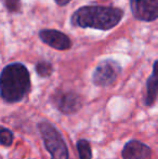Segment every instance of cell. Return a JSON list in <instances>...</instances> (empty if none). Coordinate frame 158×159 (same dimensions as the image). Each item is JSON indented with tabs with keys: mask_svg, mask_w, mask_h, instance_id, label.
Here are the masks:
<instances>
[{
	"mask_svg": "<svg viewBox=\"0 0 158 159\" xmlns=\"http://www.w3.org/2000/svg\"><path fill=\"white\" fill-rule=\"evenodd\" d=\"M77 152L80 159H91L92 158V149H91V145L89 141L81 139L77 142L76 144Z\"/></svg>",
	"mask_w": 158,
	"mask_h": 159,
	"instance_id": "cell-10",
	"label": "cell"
},
{
	"mask_svg": "<svg viewBox=\"0 0 158 159\" xmlns=\"http://www.w3.org/2000/svg\"><path fill=\"white\" fill-rule=\"evenodd\" d=\"M156 65L157 61L153 64L152 75L148 77L146 82V94L144 98V104L146 106H153L157 98V77H156Z\"/></svg>",
	"mask_w": 158,
	"mask_h": 159,
	"instance_id": "cell-9",
	"label": "cell"
},
{
	"mask_svg": "<svg viewBox=\"0 0 158 159\" xmlns=\"http://www.w3.org/2000/svg\"><path fill=\"white\" fill-rule=\"evenodd\" d=\"M52 103L61 113L66 115L77 113L82 106L81 98L74 91H56L52 95Z\"/></svg>",
	"mask_w": 158,
	"mask_h": 159,
	"instance_id": "cell-5",
	"label": "cell"
},
{
	"mask_svg": "<svg viewBox=\"0 0 158 159\" xmlns=\"http://www.w3.org/2000/svg\"><path fill=\"white\" fill-rule=\"evenodd\" d=\"M124 12L120 8L107 6H84L77 9L70 16L75 27L111 30L121 22Z\"/></svg>",
	"mask_w": 158,
	"mask_h": 159,
	"instance_id": "cell-1",
	"label": "cell"
},
{
	"mask_svg": "<svg viewBox=\"0 0 158 159\" xmlns=\"http://www.w3.org/2000/svg\"><path fill=\"white\" fill-rule=\"evenodd\" d=\"M72 0H54V2L60 7H64V6H67Z\"/></svg>",
	"mask_w": 158,
	"mask_h": 159,
	"instance_id": "cell-14",
	"label": "cell"
},
{
	"mask_svg": "<svg viewBox=\"0 0 158 159\" xmlns=\"http://www.w3.org/2000/svg\"><path fill=\"white\" fill-rule=\"evenodd\" d=\"M35 70L38 74L39 77L48 78L53 73V65L49 61H39L35 66Z\"/></svg>",
	"mask_w": 158,
	"mask_h": 159,
	"instance_id": "cell-11",
	"label": "cell"
},
{
	"mask_svg": "<svg viewBox=\"0 0 158 159\" xmlns=\"http://www.w3.org/2000/svg\"><path fill=\"white\" fill-rule=\"evenodd\" d=\"M121 65L112 59L104 60L97 65L92 74V82L97 87H110L121 74Z\"/></svg>",
	"mask_w": 158,
	"mask_h": 159,
	"instance_id": "cell-4",
	"label": "cell"
},
{
	"mask_svg": "<svg viewBox=\"0 0 158 159\" xmlns=\"http://www.w3.org/2000/svg\"><path fill=\"white\" fill-rule=\"evenodd\" d=\"M3 3L10 13H17L21 11V0H3Z\"/></svg>",
	"mask_w": 158,
	"mask_h": 159,
	"instance_id": "cell-13",
	"label": "cell"
},
{
	"mask_svg": "<svg viewBox=\"0 0 158 159\" xmlns=\"http://www.w3.org/2000/svg\"><path fill=\"white\" fill-rule=\"evenodd\" d=\"M14 140L13 133L9 129L0 127V145L3 146H11Z\"/></svg>",
	"mask_w": 158,
	"mask_h": 159,
	"instance_id": "cell-12",
	"label": "cell"
},
{
	"mask_svg": "<svg viewBox=\"0 0 158 159\" xmlns=\"http://www.w3.org/2000/svg\"><path fill=\"white\" fill-rule=\"evenodd\" d=\"M130 10L139 21L155 22L158 19V0H130Z\"/></svg>",
	"mask_w": 158,
	"mask_h": 159,
	"instance_id": "cell-6",
	"label": "cell"
},
{
	"mask_svg": "<svg viewBox=\"0 0 158 159\" xmlns=\"http://www.w3.org/2000/svg\"><path fill=\"white\" fill-rule=\"evenodd\" d=\"M30 90V74L22 63H12L0 73V98L7 103L21 102Z\"/></svg>",
	"mask_w": 158,
	"mask_h": 159,
	"instance_id": "cell-2",
	"label": "cell"
},
{
	"mask_svg": "<svg viewBox=\"0 0 158 159\" xmlns=\"http://www.w3.org/2000/svg\"><path fill=\"white\" fill-rule=\"evenodd\" d=\"M122 159H152V149L144 143L131 140L124 146Z\"/></svg>",
	"mask_w": 158,
	"mask_h": 159,
	"instance_id": "cell-8",
	"label": "cell"
},
{
	"mask_svg": "<svg viewBox=\"0 0 158 159\" xmlns=\"http://www.w3.org/2000/svg\"><path fill=\"white\" fill-rule=\"evenodd\" d=\"M39 39L44 44L59 51H66L72 48V40L66 34L56 30H41L38 34Z\"/></svg>",
	"mask_w": 158,
	"mask_h": 159,
	"instance_id": "cell-7",
	"label": "cell"
},
{
	"mask_svg": "<svg viewBox=\"0 0 158 159\" xmlns=\"http://www.w3.org/2000/svg\"><path fill=\"white\" fill-rule=\"evenodd\" d=\"M38 129L51 159H70L67 145L56 128L48 121H41Z\"/></svg>",
	"mask_w": 158,
	"mask_h": 159,
	"instance_id": "cell-3",
	"label": "cell"
}]
</instances>
